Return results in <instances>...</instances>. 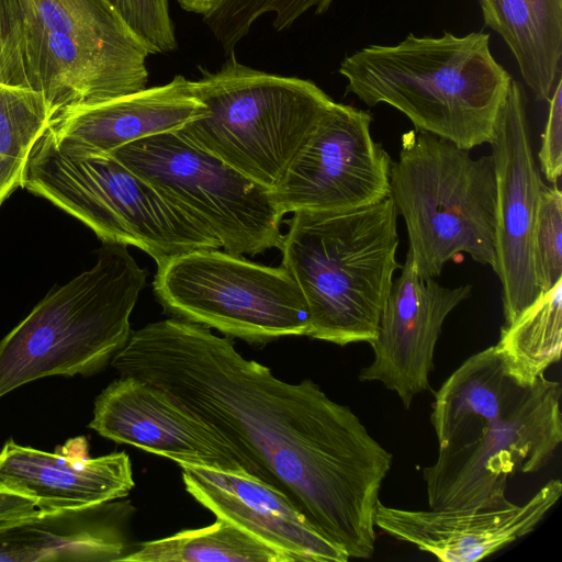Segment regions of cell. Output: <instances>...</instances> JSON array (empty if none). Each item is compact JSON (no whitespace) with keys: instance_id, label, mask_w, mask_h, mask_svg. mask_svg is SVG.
I'll list each match as a JSON object with an SVG mask.
<instances>
[{"instance_id":"cell-1","label":"cell","mask_w":562,"mask_h":562,"mask_svg":"<svg viewBox=\"0 0 562 562\" xmlns=\"http://www.w3.org/2000/svg\"><path fill=\"white\" fill-rule=\"evenodd\" d=\"M110 364L216 428L349 559L372 557L393 456L348 406L310 379H278L227 338L175 317L132 330Z\"/></svg>"},{"instance_id":"cell-2","label":"cell","mask_w":562,"mask_h":562,"mask_svg":"<svg viewBox=\"0 0 562 562\" xmlns=\"http://www.w3.org/2000/svg\"><path fill=\"white\" fill-rule=\"evenodd\" d=\"M490 36L409 34L392 46L347 56L339 72L346 92L374 106L386 103L425 131L464 149L490 143L513 78L490 50Z\"/></svg>"},{"instance_id":"cell-3","label":"cell","mask_w":562,"mask_h":562,"mask_svg":"<svg viewBox=\"0 0 562 562\" xmlns=\"http://www.w3.org/2000/svg\"><path fill=\"white\" fill-rule=\"evenodd\" d=\"M392 198L339 212H295L280 250L307 308L306 336L338 346L371 344L402 266Z\"/></svg>"},{"instance_id":"cell-4","label":"cell","mask_w":562,"mask_h":562,"mask_svg":"<svg viewBox=\"0 0 562 562\" xmlns=\"http://www.w3.org/2000/svg\"><path fill=\"white\" fill-rule=\"evenodd\" d=\"M127 246L103 243L92 268L52 290L0 340V398L52 375H91L124 347L146 285Z\"/></svg>"},{"instance_id":"cell-5","label":"cell","mask_w":562,"mask_h":562,"mask_svg":"<svg viewBox=\"0 0 562 562\" xmlns=\"http://www.w3.org/2000/svg\"><path fill=\"white\" fill-rule=\"evenodd\" d=\"M201 74L192 89L206 113L179 132L272 191L333 100L311 80L250 68L234 53Z\"/></svg>"},{"instance_id":"cell-6","label":"cell","mask_w":562,"mask_h":562,"mask_svg":"<svg viewBox=\"0 0 562 562\" xmlns=\"http://www.w3.org/2000/svg\"><path fill=\"white\" fill-rule=\"evenodd\" d=\"M390 196L405 221L417 274L435 279L461 254L492 268L496 260V180L492 155L425 131L402 135L390 171Z\"/></svg>"},{"instance_id":"cell-7","label":"cell","mask_w":562,"mask_h":562,"mask_svg":"<svg viewBox=\"0 0 562 562\" xmlns=\"http://www.w3.org/2000/svg\"><path fill=\"white\" fill-rule=\"evenodd\" d=\"M149 55L108 0H0V83L50 103L76 100L119 64L146 65Z\"/></svg>"},{"instance_id":"cell-8","label":"cell","mask_w":562,"mask_h":562,"mask_svg":"<svg viewBox=\"0 0 562 562\" xmlns=\"http://www.w3.org/2000/svg\"><path fill=\"white\" fill-rule=\"evenodd\" d=\"M153 285L167 314L249 344L308 330L304 295L282 266L220 249L194 250L157 266Z\"/></svg>"},{"instance_id":"cell-9","label":"cell","mask_w":562,"mask_h":562,"mask_svg":"<svg viewBox=\"0 0 562 562\" xmlns=\"http://www.w3.org/2000/svg\"><path fill=\"white\" fill-rule=\"evenodd\" d=\"M110 155L209 231L224 251L255 256L280 249L283 215L271 190L179 131L134 140Z\"/></svg>"},{"instance_id":"cell-10","label":"cell","mask_w":562,"mask_h":562,"mask_svg":"<svg viewBox=\"0 0 562 562\" xmlns=\"http://www.w3.org/2000/svg\"><path fill=\"white\" fill-rule=\"evenodd\" d=\"M560 382L544 375L520 387L506 409L471 440L438 448L423 469L430 509L475 510L512 504L505 496L515 472L547 467L562 442Z\"/></svg>"},{"instance_id":"cell-11","label":"cell","mask_w":562,"mask_h":562,"mask_svg":"<svg viewBox=\"0 0 562 562\" xmlns=\"http://www.w3.org/2000/svg\"><path fill=\"white\" fill-rule=\"evenodd\" d=\"M370 112L331 102L271 191L282 215L339 212L374 204L390 195L392 159L373 140Z\"/></svg>"},{"instance_id":"cell-12","label":"cell","mask_w":562,"mask_h":562,"mask_svg":"<svg viewBox=\"0 0 562 562\" xmlns=\"http://www.w3.org/2000/svg\"><path fill=\"white\" fill-rule=\"evenodd\" d=\"M496 180V260L505 324L541 293L535 276L532 234L541 179L530 142L526 95L512 80L488 143Z\"/></svg>"},{"instance_id":"cell-13","label":"cell","mask_w":562,"mask_h":562,"mask_svg":"<svg viewBox=\"0 0 562 562\" xmlns=\"http://www.w3.org/2000/svg\"><path fill=\"white\" fill-rule=\"evenodd\" d=\"M89 428L115 442L173 460L180 467H202L261 480L257 465L216 428L160 389L134 376L120 375L98 395Z\"/></svg>"},{"instance_id":"cell-14","label":"cell","mask_w":562,"mask_h":562,"mask_svg":"<svg viewBox=\"0 0 562 562\" xmlns=\"http://www.w3.org/2000/svg\"><path fill=\"white\" fill-rule=\"evenodd\" d=\"M471 292L470 284L448 288L420 278L407 251L370 344L373 359L360 370L359 380L382 383L409 408L414 398L429 389L435 347L446 317Z\"/></svg>"},{"instance_id":"cell-15","label":"cell","mask_w":562,"mask_h":562,"mask_svg":"<svg viewBox=\"0 0 562 562\" xmlns=\"http://www.w3.org/2000/svg\"><path fill=\"white\" fill-rule=\"evenodd\" d=\"M562 495L560 479L548 481L524 505L475 510L402 509L378 503L374 525L443 562L482 560L530 533Z\"/></svg>"},{"instance_id":"cell-16","label":"cell","mask_w":562,"mask_h":562,"mask_svg":"<svg viewBox=\"0 0 562 562\" xmlns=\"http://www.w3.org/2000/svg\"><path fill=\"white\" fill-rule=\"evenodd\" d=\"M187 492L294 562H347L348 554L322 533L281 491L248 474L182 465Z\"/></svg>"},{"instance_id":"cell-17","label":"cell","mask_w":562,"mask_h":562,"mask_svg":"<svg viewBox=\"0 0 562 562\" xmlns=\"http://www.w3.org/2000/svg\"><path fill=\"white\" fill-rule=\"evenodd\" d=\"M205 113L192 80L177 75L166 85L67 110L46 132L66 153L104 155L144 137L179 131Z\"/></svg>"},{"instance_id":"cell-18","label":"cell","mask_w":562,"mask_h":562,"mask_svg":"<svg viewBox=\"0 0 562 562\" xmlns=\"http://www.w3.org/2000/svg\"><path fill=\"white\" fill-rule=\"evenodd\" d=\"M126 452L88 458L46 452L8 440L0 450V491L46 512L78 510L116 501L134 487Z\"/></svg>"},{"instance_id":"cell-19","label":"cell","mask_w":562,"mask_h":562,"mask_svg":"<svg viewBox=\"0 0 562 562\" xmlns=\"http://www.w3.org/2000/svg\"><path fill=\"white\" fill-rule=\"evenodd\" d=\"M130 503L78 510L13 513L0 499V561H121L133 544L125 525Z\"/></svg>"},{"instance_id":"cell-20","label":"cell","mask_w":562,"mask_h":562,"mask_svg":"<svg viewBox=\"0 0 562 562\" xmlns=\"http://www.w3.org/2000/svg\"><path fill=\"white\" fill-rule=\"evenodd\" d=\"M491 346L469 357L435 394L430 422L438 448L474 438L510 404L519 389Z\"/></svg>"},{"instance_id":"cell-21","label":"cell","mask_w":562,"mask_h":562,"mask_svg":"<svg viewBox=\"0 0 562 562\" xmlns=\"http://www.w3.org/2000/svg\"><path fill=\"white\" fill-rule=\"evenodd\" d=\"M486 26L510 48L539 101H549L560 79L562 0H479Z\"/></svg>"},{"instance_id":"cell-22","label":"cell","mask_w":562,"mask_h":562,"mask_svg":"<svg viewBox=\"0 0 562 562\" xmlns=\"http://www.w3.org/2000/svg\"><path fill=\"white\" fill-rule=\"evenodd\" d=\"M561 347L562 279L504 325L495 345L507 375L522 387L560 360Z\"/></svg>"},{"instance_id":"cell-23","label":"cell","mask_w":562,"mask_h":562,"mask_svg":"<svg viewBox=\"0 0 562 562\" xmlns=\"http://www.w3.org/2000/svg\"><path fill=\"white\" fill-rule=\"evenodd\" d=\"M133 544L127 562H294L286 553L256 539L231 521Z\"/></svg>"},{"instance_id":"cell-24","label":"cell","mask_w":562,"mask_h":562,"mask_svg":"<svg viewBox=\"0 0 562 562\" xmlns=\"http://www.w3.org/2000/svg\"><path fill=\"white\" fill-rule=\"evenodd\" d=\"M52 119L41 93L0 83V205L22 188L30 155Z\"/></svg>"},{"instance_id":"cell-25","label":"cell","mask_w":562,"mask_h":562,"mask_svg":"<svg viewBox=\"0 0 562 562\" xmlns=\"http://www.w3.org/2000/svg\"><path fill=\"white\" fill-rule=\"evenodd\" d=\"M333 0H218L203 14V22L221 44L226 55L234 53L237 43L245 37L254 22L265 13H273L277 31L290 27L311 9L321 14L328 10Z\"/></svg>"},{"instance_id":"cell-26","label":"cell","mask_w":562,"mask_h":562,"mask_svg":"<svg viewBox=\"0 0 562 562\" xmlns=\"http://www.w3.org/2000/svg\"><path fill=\"white\" fill-rule=\"evenodd\" d=\"M532 260L541 292L562 279V193L542 184L532 234Z\"/></svg>"},{"instance_id":"cell-27","label":"cell","mask_w":562,"mask_h":562,"mask_svg":"<svg viewBox=\"0 0 562 562\" xmlns=\"http://www.w3.org/2000/svg\"><path fill=\"white\" fill-rule=\"evenodd\" d=\"M151 54L177 49L168 0H108Z\"/></svg>"},{"instance_id":"cell-28","label":"cell","mask_w":562,"mask_h":562,"mask_svg":"<svg viewBox=\"0 0 562 562\" xmlns=\"http://www.w3.org/2000/svg\"><path fill=\"white\" fill-rule=\"evenodd\" d=\"M549 115L538 153L546 179L557 184L562 173V80H558L549 100Z\"/></svg>"},{"instance_id":"cell-29","label":"cell","mask_w":562,"mask_h":562,"mask_svg":"<svg viewBox=\"0 0 562 562\" xmlns=\"http://www.w3.org/2000/svg\"><path fill=\"white\" fill-rule=\"evenodd\" d=\"M186 11L204 14L210 11L218 0H177Z\"/></svg>"}]
</instances>
